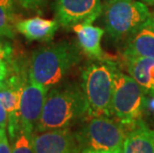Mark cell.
Listing matches in <instances>:
<instances>
[{
    "mask_svg": "<svg viewBox=\"0 0 154 153\" xmlns=\"http://www.w3.org/2000/svg\"><path fill=\"white\" fill-rule=\"evenodd\" d=\"M88 115V106L82 87L67 84L54 87L48 93L36 132L69 128V126Z\"/></svg>",
    "mask_w": 154,
    "mask_h": 153,
    "instance_id": "1",
    "label": "cell"
},
{
    "mask_svg": "<svg viewBox=\"0 0 154 153\" xmlns=\"http://www.w3.org/2000/svg\"><path fill=\"white\" fill-rule=\"evenodd\" d=\"M80 61L76 45L63 41L35 51L29 70V80L50 90L67 76Z\"/></svg>",
    "mask_w": 154,
    "mask_h": 153,
    "instance_id": "2",
    "label": "cell"
},
{
    "mask_svg": "<svg viewBox=\"0 0 154 153\" xmlns=\"http://www.w3.org/2000/svg\"><path fill=\"white\" fill-rule=\"evenodd\" d=\"M113 62L101 60L88 64L82 73V90L88 106V115L110 116L112 115Z\"/></svg>",
    "mask_w": 154,
    "mask_h": 153,
    "instance_id": "3",
    "label": "cell"
},
{
    "mask_svg": "<svg viewBox=\"0 0 154 153\" xmlns=\"http://www.w3.org/2000/svg\"><path fill=\"white\" fill-rule=\"evenodd\" d=\"M151 14L138 0H109L103 8L104 29L116 40L128 39Z\"/></svg>",
    "mask_w": 154,
    "mask_h": 153,
    "instance_id": "4",
    "label": "cell"
},
{
    "mask_svg": "<svg viewBox=\"0 0 154 153\" xmlns=\"http://www.w3.org/2000/svg\"><path fill=\"white\" fill-rule=\"evenodd\" d=\"M145 93L129 75L116 69L113 76L112 115L123 125L134 126L141 121Z\"/></svg>",
    "mask_w": 154,
    "mask_h": 153,
    "instance_id": "5",
    "label": "cell"
},
{
    "mask_svg": "<svg viewBox=\"0 0 154 153\" xmlns=\"http://www.w3.org/2000/svg\"><path fill=\"white\" fill-rule=\"evenodd\" d=\"M77 136L83 150L121 151L126 133L119 121L109 116H96L91 118Z\"/></svg>",
    "mask_w": 154,
    "mask_h": 153,
    "instance_id": "6",
    "label": "cell"
},
{
    "mask_svg": "<svg viewBox=\"0 0 154 153\" xmlns=\"http://www.w3.org/2000/svg\"><path fill=\"white\" fill-rule=\"evenodd\" d=\"M100 0H56V20L64 28L91 23L103 13Z\"/></svg>",
    "mask_w": 154,
    "mask_h": 153,
    "instance_id": "7",
    "label": "cell"
},
{
    "mask_svg": "<svg viewBox=\"0 0 154 153\" xmlns=\"http://www.w3.org/2000/svg\"><path fill=\"white\" fill-rule=\"evenodd\" d=\"M48 93V89L31 82L30 80L25 84L19 109L20 128L34 133L42 115Z\"/></svg>",
    "mask_w": 154,
    "mask_h": 153,
    "instance_id": "8",
    "label": "cell"
},
{
    "mask_svg": "<svg viewBox=\"0 0 154 153\" xmlns=\"http://www.w3.org/2000/svg\"><path fill=\"white\" fill-rule=\"evenodd\" d=\"M35 153H80L78 136L69 128L50 130L34 135Z\"/></svg>",
    "mask_w": 154,
    "mask_h": 153,
    "instance_id": "9",
    "label": "cell"
},
{
    "mask_svg": "<svg viewBox=\"0 0 154 153\" xmlns=\"http://www.w3.org/2000/svg\"><path fill=\"white\" fill-rule=\"evenodd\" d=\"M25 84L17 75L6 78L4 86L0 90V100L4 106L8 115V132L10 138L14 139L20 129L19 109H20L21 96Z\"/></svg>",
    "mask_w": 154,
    "mask_h": 153,
    "instance_id": "10",
    "label": "cell"
},
{
    "mask_svg": "<svg viewBox=\"0 0 154 153\" xmlns=\"http://www.w3.org/2000/svg\"><path fill=\"white\" fill-rule=\"evenodd\" d=\"M124 57L154 59V13L128 38Z\"/></svg>",
    "mask_w": 154,
    "mask_h": 153,
    "instance_id": "11",
    "label": "cell"
},
{
    "mask_svg": "<svg viewBox=\"0 0 154 153\" xmlns=\"http://www.w3.org/2000/svg\"><path fill=\"white\" fill-rule=\"evenodd\" d=\"M72 29L77 34L81 49L88 57L96 61L106 60V56L101 48V38L104 34L103 29L91 23L75 25Z\"/></svg>",
    "mask_w": 154,
    "mask_h": 153,
    "instance_id": "12",
    "label": "cell"
},
{
    "mask_svg": "<svg viewBox=\"0 0 154 153\" xmlns=\"http://www.w3.org/2000/svg\"><path fill=\"white\" fill-rule=\"evenodd\" d=\"M59 27L60 23L57 20L44 19L41 17L24 19L16 23V30L28 41H51Z\"/></svg>",
    "mask_w": 154,
    "mask_h": 153,
    "instance_id": "13",
    "label": "cell"
},
{
    "mask_svg": "<svg viewBox=\"0 0 154 153\" xmlns=\"http://www.w3.org/2000/svg\"><path fill=\"white\" fill-rule=\"evenodd\" d=\"M127 73L141 87L144 93L154 96V59L125 57Z\"/></svg>",
    "mask_w": 154,
    "mask_h": 153,
    "instance_id": "14",
    "label": "cell"
},
{
    "mask_svg": "<svg viewBox=\"0 0 154 153\" xmlns=\"http://www.w3.org/2000/svg\"><path fill=\"white\" fill-rule=\"evenodd\" d=\"M125 136L121 153H154V128L142 120Z\"/></svg>",
    "mask_w": 154,
    "mask_h": 153,
    "instance_id": "15",
    "label": "cell"
},
{
    "mask_svg": "<svg viewBox=\"0 0 154 153\" xmlns=\"http://www.w3.org/2000/svg\"><path fill=\"white\" fill-rule=\"evenodd\" d=\"M16 23L14 1L0 0V36L9 39L14 37Z\"/></svg>",
    "mask_w": 154,
    "mask_h": 153,
    "instance_id": "16",
    "label": "cell"
},
{
    "mask_svg": "<svg viewBox=\"0 0 154 153\" xmlns=\"http://www.w3.org/2000/svg\"><path fill=\"white\" fill-rule=\"evenodd\" d=\"M11 153H35L34 135L27 130L20 128L13 139Z\"/></svg>",
    "mask_w": 154,
    "mask_h": 153,
    "instance_id": "17",
    "label": "cell"
},
{
    "mask_svg": "<svg viewBox=\"0 0 154 153\" xmlns=\"http://www.w3.org/2000/svg\"><path fill=\"white\" fill-rule=\"evenodd\" d=\"M20 3L22 7L25 9H31V10H36L40 8L42 5L46 2V0H17Z\"/></svg>",
    "mask_w": 154,
    "mask_h": 153,
    "instance_id": "18",
    "label": "cell"
},
{
    "mask_svg": "<svg viewBox=\"0 0 154 153\" xmlns=\"http://www.w3.org/2000/svg\"><path fill=\"white\" fill-rule=\"evenodd\" d=\"M8 126V115L6 112L4 106L0 100V128L6 130Z\"/></svg>",
    "mask_w": 154,
    "mask_h": 153,
    "instance_id": "19",
    "label": "cell"
},
{
    "mask_svg": "<svg viewBox=\"0 0 154 153\" xmlns=\"http://www.w3.org/2000/svg\"><path fill=\"white\" fill-rule=\"evenodd\" d=\"M0 153H11V147L6 136V131L0 135Z\"/></svg>",
    "mask_w": 154,
    "mask_h": 153,
    "instance_id": "20",
    "label": "cell"
},
{
    "mask_svg": "<svg viewBox=\"0 0 154 153\" xmlns=\"http://www.w3.org/2000/svg\"><path fill=\"white\" fill-rule=\"evenodd\" d=\"M7 66H6V63L3 62L1 59H0V81H3L7 78Z\"/></svg>",
    "mask_w": 154,
    "mask_h": 153,
    "instance_id": "21",
    "label": "cell"
},
{
    "mask_svg": "<svg viewBox=\"0 0 154 153\" xmlns=\"http://www.w3.org/2000/svg\"><path fill=\"white\" fill-rule=\"evenodd\" d=\"M82 153H121V151H99V150H83Z\"/></svg>",
    "mask_w": 154,
    "mask_h": 153,
    "instance_id": "22",
    "label": "cell"
},
{
    "mask_svg": "<svg viewBox=\"0 0 154 153\" xmlns=\"http://www.w3.org/2000/svg\"><path fill=\"white\" fill-rule=\"evenodd\" d=\"M5 131H6V130H4V129H1V128H0V135H1L2 133H3V132H5Z\"/></svg>",
    "mask_w": 154,
    "mask_h": 153,
    "instance_id": "23",
    "label": "cell"
},
{
    "mask_svg": "<svg viewBox=\"0 0 154 153\" xmlns=\"http://www.w3.org/2000/svg\"><path fill=\"white\" fill-rule=\"evenodd\" d=\"M143 1H146V2H154V0H143Z\"/></svg>",
    "mask_w": 154,
    "mask_h": 153,
    "instance_id": "24",
    "label": "cell"
}]
</instances>
